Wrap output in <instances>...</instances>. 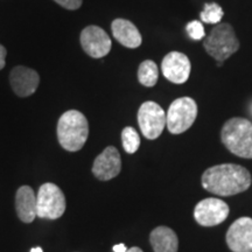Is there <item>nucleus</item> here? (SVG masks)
Masks as SVG:
<instances>
[{
    "label": "nucleus",
    "instance_id": "dca6fc26",
    "mask_svg": "<svg viewBox=\"0 0 252 252\" xmlns=\"http://www.w3.org/2000/svg\"><path fill=\"white\" fill-rule=\"evenodd\" d=\"M150 243L154 252H178V236L168 226H158L151 232Z\"/></svg>",
    "mask_w": 252,
    "mask_h": 252
},
{
    "label": "nucleus",
    "instance_id": "5701e85b",
    "mask_svg": "<svg viewBox=\"0 0 252 252\" xmlns=\"http://www.w3.org/2000/svg\"><path fill=\"white\" fill-rule=\"evenodd\" d=\"M127 249L124 244H118V245H115L113 247V252H125Z\"/></svg>",
    "mask_w": 252,
    "mask_h": 252
},
{
    "label": "nucleus",
    "instance_id": "f8f14e48",
    "mask_svg": "<svg viewBox=\"0 0 252 252\" xmlns=\"http://www.w3.org/2000/svg\"><path fill=\"white\" fill-rule=\"evenodd\" d=\"M122 171V158L115 146H108L94 159L93 174L99 181H109Z\"/></svg>",
    "mask_w": 252,
    "mask_h": 252
},
{
    "label": "nucleus",
    "instance_id": "393cba45",
    "mask_svg": "<svg viewBox=\"0 0 252 252\" xmlns=\"http://www.w3.org/2000/svg\"><path fill=\"white\" fill-rule=\"evenodd\" d=\"M31 252H43V251H42V249L37 247V248H33V249H32Z\"/></svg>",
    "mask_w": 252,
    "mask_h": 252
},
{
    "label": "nucleus",
    "instance_id": "f257e3e1",
    "mask_svg": "<svg viewBox=\"0 0 252 252\" xmlns=\"http://www.w3.org/2000/svg\"><path fill=\"white\" fill-rule=\"evenodd\" d=\"M202 187L219 196H232L250 188L252 178L247 168L236 163H223L206 169L201 178Z\"/></svg>",
    "mask_w": 252,
    "mask_h": 252
},
{
    "label": "nucleus",
    "instance_id": "412c9836",
    "mask_svg": "<svg viewBox=\"0 0 252 252\" xmlns=\"http://www.w3.org/2000/svg\"><path fill=\"white\" fill-rule=\"evenodd\" d=\"M55 2H58L62 7L70 9V11H75V9L80 8L83 0H54Z\"/></svg>",
    "mask_w": 252,
    "mask_h": 252
},
{
    "label": "nucleus",
    "instance_id": "ddd939ff",
    "mask_svg": "<svg viewBox=\"0 0 252 252\" xmlns=\"http://www.w3.org/2000/svg\"><path fill=\"white\" fill-rule=\"evenodd\" d=\"M9 83L17 96L28 97L39 88L40 76L34 69L18 65L9 74Z\"/></svg>",
    "mask_w": 252,
    "mask_h": 252
},
{
    "label": "nucleus",
    "instance_id": "f03ea898",
    "mask_svg": "<svg viewBox=\"0 0 252 252\" xmlns=\"http://www.w3.org/2000/svg\"><path fill=\"white\" fill-rule=\"evenodd\" d=\"M89 123L83 113L69 110L60 117L58 123V139L62 149L68 152H77L87 143Z\"/></svg>",
    "mask_w": 252,
    "mask_h": 252
},
{
    "label": "nucleus",
    "instance_id": "6e6552de",
    "mask_svg": "<svg viewBox=\"0 0 252 252\" xmlns=\"http://www.w3.org/2000/svg\"><path fill=\"white\" fill-rule=\"evenodd\" d=\"M229 206L216 197L204 198L194 209V219L202 226H215L224 222L229 215Z\"/></svg>",
    "mask_w": 252,
    "mask_h": 252
},
{
    "label": "nucleus",
    "instance_id": "aec40b11",
    "mask_svg": "<svg viewBox=\"0 0 252 252\" xmlns=\"http://www.w3.org/2000/svg\"><path fill=\"white\" fill-rule=\"evenodd\" d=\"M187 30L188 35L194 40H201L204 37V28L203 25L200 23V21L195 20V21H190L186 27Z\"/></svg>",
    "mask_w": 252,
    "mask_h": 252
},
{
    "label": "nucleus",
    "instance_id": "2eb2a0df",
    "mask_svg": "<svg viewBox=\"0 0 252 252\" xmlns=\"http://www.w3.org/2000/svg\"><path fill=\"white\" fill-rule=\"evenodd\" d=\"M15 210L20 220L32 223L36 217V196L30 186H21L15 194Z\"/></svg>",
    "mask_w": 252,
    "mask_h": 252
},
{
    "label": "nucleus",
    "instance_id": "39448f33",
    "mask_svg": "<svg viewBox=\"0 0 252 252\" xmlns=\"http://www.w3.org/2000/svg\"><path fill=\"white\" fill-rule=\"evenodd\" d=\"M197 117V104L190 97L175 99L166 113V126L172 134H181L190 128Z\"/></svg>",
    "mask_w": 252,
    "mask_h": 252
},
{
    "label": "nucleus",
    "instance_id": "20e7f679",
    "mask_svg": "<svg viewBox=\"0 0 252 252\" xmlns=\"http://www.w3.org/2000/svg\"><path fill=\"white\" fill-rule=\"evenodd\" d=\"M206 52L217 62H224L239 49V41L229 24H217L203 42Z\"/></svg>",
    "mask_w": 252,
    "mask_h": 252
},
{
    "label": "nucleus",
    "instance_id": "6ab92c4d",
    "mask_svg": "<svg viewBox=\"0 0 252 252\" xmlns=\"http://www.w3.org/2000/svg\"><path fill=\"white\" fill-rule=\"evenodd\" d=\"M223 14H224V12L219 4L210 2V4L204 5L203 11L200 13V18L203 23L217 25L222 20Z\"/></svg>",
    "mask_w": 252,
    "mask_h": 252
},
{
    "label": "nucleus",
    "instance_id": "4be33fe9",
    "mask_svg": "<svg viewBox=\"0 0 252 252\" xmlns=\"http://www.w3.org/2000/svg\"><path fill=\"white\" fill-rule=\"evenodd\" d=\"M6 55H7V50H6L4 46L0 45V70H1L6 64Z\"/></svg>",
    "mask_w": 252,
    "mask_h": 252
},
{
    "label": "nucleus",
    "instance_id": "f3484780",
    "mask_svg": "<svg viewBox=\"0 0 252 252\" xmlns=\"http://www.w3.org/2000/svg\"><path fill=\"white\" fill-rule=\"evenodd\" d=\"M158 78H159V70L158 65L152 60H146L141 62L139 68H138V81L144 87L152 88L157 84Z\"/></svg>",
    "mask_w": 252,
    "mask_h": 252
},
{
    "label": "nucleus",
    "instance_id": "7ed1b4c3",
    "mask_svg": "<svg viewBox=\"0 0 252 252\" xmlns=\"http://www.w3.org/2000/svg\"><path fill=\"white\" fill-rule=\"evenodd\" d=\"M220 139L230 152L252 159V123L245 118H231L223 125Z\"/></svg>",
    "mask_w": 252,
    "mask_h": 252
},
{
    "label": "nucleus",
    "instance_id": "9b49d317",
    "mask_svg": "<svg viewBox=\"0 0 252 252\" xmlns=\"http://www.w3.org/2000/svg\"><path fill=\"white\" fill-rule=\"evenodd\" d=\"M190 61L180 52L168 53L161 62V71L167 80L175 84H184L190 75Z\"/></svg>",
    "mask_w": 252,
    "mask_h": 252
},
{
    "label": "nucleus",
    "instance_id": "9d476101",
    "mask_svg": "<svg viewBox=\"0 0 252 252\" xmlns=\"http://www.w3.org/2000/svg\"><path fill=\"white\" fill-rule=\"evenodd\" d=\"M226 244L232 252H252V219L236 220L226 231Z\"/></svg>",
    "mask_w": 252,
    "mask_h": 252
},
{
    "label": "nucleus",
    "instance_id": "0eeeda50",
    "mask_svg": "<svg viewBox=\"0 0 252 252\" xmlns=\"http://www.w3.org/2000/svg\"><path fill=\"white\" fill-rule=\"evenodd\" d=\"M138 124L145 138L157 139L166 127V112L156 102H145L138 111Z\"/></svg>",
    "mask_w": 252,
    "mask_h": 252
},
{
    "label": "nucleus",
    "instance_id": "1a4fd4ad",
    "mask_svg": "<svg viewBox=\"0 0 252 252\" xmlns=\"http://www.w3.org/2000/svg\"><path fill=\"white\" fill-rule=\"evenodd\" d=\"M81 46L88 55L94 59H102L111 50V39L103 28L88 26L81 33Z\"/></svg>",
    "mask_w": 252,
    "mask_h": 252
},
{
    "label": "nucleus",
    "instance_id": "a211bd4d",
    "mask_svg": "<svg viewBox=\"0 0 252 252\" xmlns=\"http://www.w3.org/2000/svg\"><path fill=\"white\" fill-rule=\"evenodd\" d=\"M122 143L125 152L128 154H133L139 150L140 146V138L138 132L131 126L125 127L122 132Z\"/></svg>",
    "mask_w": 252,
    "mask_h": 252
},
{
    "label": "nucleus",
    "instance_id": "423d86ee",
    "mask_svg": "<svg viewBox=\"0 0 252 252\" xmlns=\"http://www.w3.org/2000/svg\"><path fill=\"white\" fill-rule=\"evenodd\" d=\"M65 196L55 184L47 182L36 196V216L43 220H58L65 212Z\"/></svg>",
    "mask_w": 252,
    "mask_h": 252
},
{
    "label": "nucleus",
    "instance_id": "4468645a",
    "mask_svg": "<svg viewBox=\"0 0 252 252\" xmlns=\"http://www.w3.org/2000/svg\"><path fill=\"white\" fill-rule=\"evenodd\" d=\"M112 35L126 48H138L143 42L140 32L133 23L126 19H116L111 25Z\"/></svg>",
    "mask_w": 252,
    "mask_h": 252
},
{
    "label": "nucleus",
    "instance_id": "b1692460",
    "mask_svg": "<svg viewBox=\"0 0 252 252\" xmlns=\"http://www.w3.org/2000/svg\"><path fill=\"white\" fill-rule=\"evenodd\" d=\"M125 252H144V251L141 250L140 248H138V247H133V248L128 249V250H126Z\"/></svg>",
    "mask_w": 252,
    "mask_h": 252
}]
</instances>
